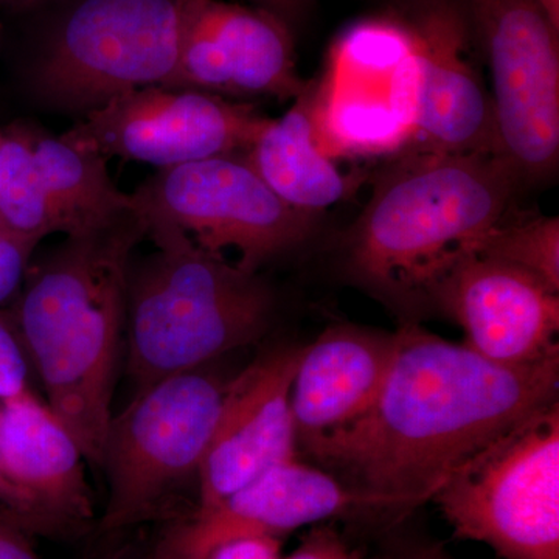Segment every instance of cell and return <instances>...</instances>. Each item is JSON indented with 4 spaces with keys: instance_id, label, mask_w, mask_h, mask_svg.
Masks as SVG:
<instances>
[{
    "instance_id": "cell-1",
    "label": "cell",
    "mask_w": 559,
    "mask_h": 559,
    "mask_svg": "<svg viewBox=\"0 0 559 559\" xmlns=\"http://www.w3.org/2000/svg\"><path fill=\"white\" fill-rule=\"evenodd\" d=\"M557 400L559 355L499 366L407 322L395 331L388 378L369 414L307 457L401 520L466 460Z\"/></svg>"
},
{
    "instance_id": "cell-7",
    "label": "cell",
    "mask_w": 559,
    "mask_h": 559,
    "mask_svg": "<svg viewBox=\"0 0 559 559\" xmlns=\"http://www.w3.org/2000/svg\"><path fill=\"white\" fill-rule=\"evenodd\" d=\"M180 0H81L33 72L58 109L87 114L139 87L165 84L178 64Z\"/></svg>"
},
{
    "instance_id": "cell-20",
    "label": "cell",
    "mask_w": 559,
    "mask_h": 559,
    "mask_svg": "<svg viewBox=\"0 0 559 559\" xmlns=\"http://www.w3.org/2000/svg\"><path fill=\"white\" fill-rule=\"evenodd\" d=\"M318 91L319 80L307 81L293 106L280 119H270L242 154L286 204L314 216L344 200L353 186L320 145Z\"/></svg>"
},
{
    "instance_id": "cell-3",
    "label": "cell",
    "mask_w": 559,
    "mask_h": 559,
    "mask_svg": "<svg viewBox=\"0 0 559 559\" xmlns=\"http://www.w3.org/2000/svg\"><path fill=\"white\" fill-rule=\"evenodd\" d=\"M521 186L498 154L409 150L382 173L345 235V266L389 304L429 301L437 283L509 216Z\"/></svg>"
},
{
    "instance_id": "cell-17",
    "label": "cell",
    "mask_w": 559,
    "mask_h": 559,
    "mask_svg": "<svg viewBox=\"0 0 559 559\" xmlns=\"http://www.w3.org/2000/svg\"><path fill=\"white\" fill-rule=\"evenodd\" d=\"M481 358L527 367L559 355V294L498 261L465 257L430 293Z\"/></svg>"
},
{
    "instance_id": "cell-28",
    "label": "cell",
    "mask_w": 559,
    "mask_h": 559,
    "mask_svg": "<svg viewBox=\"0 0 559 559\" xmlns=\"http://www.w3.org/2000/svg\"><path fill=\"white\" fill-rule=\"evenodd\" d=\"M392 555L395 559H452L443 546L430 539L404 540Z\"/></svg>"
},
{
    "instance_id": "cell-33",
    "label": "cell",
    "mask_w": 559,
    "mask_h": 559,
    "mask_svg": "<svg viewBox=\"0 0 559 559\" xmlns=\"http://www.w3.org/2000/svg\"><path fill=\"white\" fill-rule=\"evenodd\" d=\"M3 131H0V145H2Z\"/></svg>"
},
{
    "instance_id": "cell-2",
    "label": "cell",
    "mask_w": 559,
    "mask_h": 559,
    "mask_svg": "<svg viewBox=\"0 0 559 559\" xmlns=\"http://www.w3.org/2000/svg\"><path fill=\"white\" fill-rule=\"evenodd\" d=\"M143 238L138 207L105 229L66 237L28 266L10 314L47 404L95 466L114 417L131 253Z\"/></svg>"
},
{
    "instance_id": "cell-5",
    "label": "cell",
    "mask_w": 559,
    "mask_h": 559,
    "mask_svg": "<svg viewBox=\"0 0 559 559\" xmlns=\"http://www.w3.org/2000/svg\"><path fill=\"white\" fill-rule=\"evenodd\" d=\"M455 538L502 559H559V400L487 444L433 492Z\"/></svg>"
},
{
    "instance_id": "cell-31",
    "label": "cell",
    "mask_w": 559,
    "mask_h": 559,
    "mask_svg": "<svg viewBox=\"0 0 559 559\" xmlns=\"http://www.w3.org/2000/svg\"><path fill=\"white\" fill-rule=\"evenodd\" d=\"M39 0H0V7H11V9H25Z\"/></svg>"
},
{
    "instance_id": "cell-34",
    "label": "cell",
    "mask_w": 559,
    "mask_h": 559,
    "mask_svg": "<svg viewBox=\"0 0 559 559\" xmlns=\"http://www.w3.org/2000/svg\"><path fill=\"white\" fill-rule=\"evenodd\" d=\"M0 36H2V22H0Z\"/></svg>"
},
{
    "instance_id": "cell-30",
    "label": "cell",
    "mask_w": 559,
    "mask_h": 559,
    "mask_svg": "<svg viewBox=\"0 0 559 559\" xmlns=\"http://www.w3.org/2000/svg\"><path fill=\"white\" fill-rule=\"evenodd\" d=\"M536 2L549 14L551 22L559 27V0H536Z\"/></svg>"
},
{
    "instance_id": "cell-21",
    "label": "cell",
    "mask_w": 559,
    "mask_h": 559,
    "mask_svg": "<svg viewBox=\"0 0 559 559\" xmlns=\"http://www.w3.org/2000/svg\"><path fill=\"white\" fill-rule=\"evenodd\" d=\"M474 253L524 272L559 294L558 216H507L481 238Z\"/></svg>"
},
{
    "instance_id": "cell-14",
    "label": "cell",
    "mask_w": 559,
    "mask_h": 559,
    "mask_svg": "<svg viewBox=\"0 0 559 559\" xmlns=\"http://www.w3.org/2000/svg\"><path fill=\"white\" fill-rule=\"evenodd\" d=\"M349 516L388 518L373 499L360 495L318 465L299 459L264 471L216 506L194 510L162 536L154 559H201L229 540L286 533Z\"/></svg>"
},
{
    "instance_id": "cell-10",
    "label": "cell",
    "mask_w": 559,
    "mask_h": 559,
    "mask_svg": "<svg viewBox=\"0 0 559 559\" xmlns=\"http://www.w3.org/2000/svg\"><path fill=\"white\" fill-rule=\"evenodd\" d=\"M135 210L108 159L35 124H13L0 145V230L35 252L53 234L81 237Z\"/></svg>"
},
{
    "instance_id": "cell-15",
    "label": "cell",
    "mask_w": 559,
    "mask_h": 559,
    "mask_svg": "<svg viewBox=\"0 0 559 559\" xmlns=\"http://www.w3.org/2000/svg\"><path fill=\"white\" fill-rule=\"evenodd\" d=\"M403 22L417 66L412 151L498 154L491 94L468 57L469 24L457 0H409Z\"/></svg>"
},
{
    "instance_id": "cell-11",
    "label": "cell",
    "mask_w": 559,
    "mask_h": 559,
    "mask_svg": "<svg viewBox=\"0 0 559 559\" xmlns=\"http://www.w3.org/2000/svg\"><path fill=\"white\" fill-rule=\"evenodd\" d=\"M267 121L250 103L153 84L84 114L64 135L106 159L170 168L245 154Z\"/></svg>"
},
{
    "instance_id": "cell-18",
    "label": "cell",
    "mask_w": 559,
    "mask_h": 559,
    "mask_svg": "<svg viewBox=\"0 0 559 559\" xmlns=\"http://www.w3.org/2000/svg\"><path fill=\"white\" fill-rule=\"evenodd\" d=\"M395 352V333L340 323L301 349L293 382L297 450L310 455L347 432L380 396Z\"/></svg>"
},
{
    "instance_id": "cell-16",
    "label": "cell",
    "mask_w": 559,
    "mask_h": 559,
    "mask_svg": "<svg viewBox=\"0 0 559 559\" xmlns=\"http://www.w3.org/2000/svg\"><path fill=\"white\" fill-rule=\"evenodd\" d=\"M301 349L272 348L227 381L198 476L197 510L216 506L264 471L299 459L290 393Z\"/></svg>"
},
{
    "instance_id": "cell-35",
    "label": "cell",
    "mask_w": 559,
    "mask_h": 559,
    "mask_svg": "<svg viewBox=\"0 0 559 559\" xmlns=\"http://www.w3.org/2000/svg\"><path fill=\"white\" fill-rule=\"evenodd\" d=\"M407 2H409V0H407Z\"/></svg>"
},
{
    "instance_id": "cell-19",
    "label": "cell",
    "mask_w": 559,
    "mask_h": 559,
    "mask_svg": "<svg viewBox=\"0 0 559 559\" xmlns=\"http://www.w3.org/2000/svg\"><path fill=\"white\" fill-rule=\"evenodd\" d=\"M84 462L79 441L32 390L0 401V469L61 535L94 516Z\"/></svg>"
},
{
    "instance_id": "cell-22",
    "label": "cell",
    "mask_w": 559,
    "mask_h": 559,
    "mask_svg": "<svg viewBox=\"0 0 559 559\" xmlns=\"http://www.w3.org/2000/svg\"><path fill=\"white\" fill-rule=\"evenodd\" d=\"M28 362L10 314L0 311V401L31 392Z\"/></svg>"
},
{
    "instance_id": "cell-25",
    "label": "cell",
    "mask_w": 559,
    "mask_h": 559,
    "mask_svg": "<svg viewBox=\"0 0 559 559\" xmlns=\"http://www.w3.org/2000/svg\"><path fill=\"white\" fill-rule=\"evenodd\" d=\"M33 252L0 230V307L20 294Z\"/></svg>"
},
{
    "instance_id": "cell-13",
    "label": "cell",
    "mask_w": 559,
    "mask_h": 559,
    "mask_svg": "<svg viewBox=\"0 0 559 559\" xmlns=\"http://www.w3.org/2000/svg\"><path fill=\"white\" fill-rule=\"evenodd\" d=\"M307 81L296 68L288 22L260 7L180 0L178 64L162 86L242 102L294 100Z\"/></svg>"
},
{
    "instance_id": "cell-4",
    "label": "cell",
    "mask_w": 559,
    "mask_h": 559,
    "mask_svg": "<svg viewBox=\"0 0 559 559\" xmlns=\"http://www.w3.org/2000/svg\"><path fill=\"white\" fill-rule=\"evenodd\" d=\"M145 221L157 250L128 277L127 369L138 392L255 344L275 305L257 272L201 248L170 224Z\"/></svg>"
},
{
    "instance_id": "cell-26",
    "label": "cell",
    "mask_w": 559,
    "mask_h": 559,
    "mask_svg": "<svg viewBox=\"0 0 559 559\" xmlns=\"http://www.w3.org/2000/svg\"><path fill=\"white\" fill-rule=\"evenodd\" d=\"M201 559H283L282 539L270 536L234 539L221 544Z\"/></svg>"
},
{
    "instance_id": "cell-8",
    "label": "cell",
    "mask_w": 559,
    "mask_h": 559,
    "mask_svg": "<svg viewBox=\"0 0 559 559\" xmlns=\"http://www.w3.org/2000/svg\"><path fill=\"white\" fill-rule=\"evenodd\" d=\"M132 197L143 218L170 224L210 252L234 250L235 263L253 272L307 241L318 223L277 197L242 154L160 168Z\"/></svg>"
},
{
    "instance_id": "cell-9",
    "label": "cell",
    "mask_w": 559,
    "mask_h": 559,
    "mask_svg": "<svg viewBox=\"0 0 559 559\" xmlns=\"http://www.w3.org/2000/svg\"><path fill=\"white\" fill-rule=\"evenodd\" d=\"M460 3L487 55L498 156L543 182L559 159V27L536 0Z\"/></svg>"
},
{
    "instance_id": "cell-32",
    "label": "cell",
    "mask_w": 559,
    "mask_h": 559,
    "mask_svg": "<svg viewBox=\"0 0 559 559\" xmlns=\"http://www.w3.org/2000/svg\"><path fill=\"white\" fill-rule=\"evenodd\" d=\"M385 559H395V557H393L392 551H388V558Z\"/></svg>"
},
{
    "instance_id": "cell-27",
    "label": "cell",
    "mask_w": 559,
    "mask_h": 559,
    "mask_svg": "<svg viewBox=\"0 0 559 559\" xmlns=\"http://www.w3.org/2000/svg\"><path fill=\"white\" fill-rule=\"evenodd\" d=\"M28 538L31 533L0 510V559H40Z\"/></svg>"
},
{
    "instance_id": "cell-23",
    "label": "cell",
    "mask_w": 559,
    "mask_h": 559,
    "mask_svg": "<svg viewBox=\"0 0 559 559\" xmlns=\"http://www.w3.org/2000/svg\"><path fill=\"white\" fill-rule=\"evenodd\" d=\"M388 551L384 554H369L349 543L344 535L331 525H314L305 533L300 539L297 549L283 559H385Z\"/></svg>"
},
{
    "instance_id": "cell-12",
    "label": "cell",
    "mask_w": 559,
    "mask_h": 559,
    "mask_svg": "<svg viewBox=\"0 0 559 559\" xmlns=\"http://www.w3.org/2000/svg\"><path fill=\"white\" fill-rule=\"evenodd\" d=\"M417 66L406 25L369 21L345 33L319 80L316 130L330 154L385 153L411 143Z\"/></svg>"
},
{
    "instance_id": "cell-24",
    "label": "cell",
    "mask_w": 559,
    "mask_h": 559,
    "mask_svg": "<svg viewBox=\"0 0 559 559\" xmlns=\"http://www.w3.org/2000/svg\"><path fill=\"white\" fill-rule=\"evenodd\" d=\"M0 510L31 535L58 536L60 530L24 495L13 487L0 469Z\"/></svg>"
},
{
    "instance_id": "cell-6",
    "label": "cell",
    "mask_w": 559,
    "mask_h": 559,
    "mask_svg": "<svg viewBox=\"0 0 559 559\" xmlns=\"http://www.w3.org/2000/svg\"><path fill=\"white\" fill-rule=\"evenodd\" d=\"M227 382L204 369L140 390L110 419L102 468L109 480L103 532L153 520L200 476Z\"/></svg>"
},
{
    "instance_id": "cell-29",
    "label": "cell",
    "mask_w": 559,
    "mask_h": 559,
    "mask_svg": "<svg viewBox=\"0 0 559 559\" xmlns=\"http://www.w3.org/2000/svg\"><path fill=\"white\" fill-rule=\"evenodd\" d=\"M260 9L270 10L286 22L299 16L304 10L305 0H252Z\"/></svg>"
}]
</instances>
